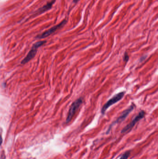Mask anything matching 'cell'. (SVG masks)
<instances>
[{
	"label": "cell",
	"mask_w": 158,
	"mask_h": 159,
	"mask_svg": "<svg viewBox=\"0 0 158 159\" xmlns=\"http://www.w3.org/2000/svg\"><path fill=\"white\" fill-rule=\"evenodd\" d=\"M135 107V105L134 104H132L128 108H127L126 110L123 111V112L121 114L120 116L114 122H113L109 126L108 130L107 131V133L109 132L110 129H111V128L114 125L118 124V123H119L121 122H122L123 121H124L126 119V118L128 117V115L130 114V113L134 109Z\"/></svg>",
	"instance_id": "3957f363"
},
{
	"label": "cell",
	"mask_w": 158,
	"mask_h": 159,
	"mask_svg": "<svg viewBox=\"0 0 158 159\" xmlns=\"http://www.w3.org/2000/svg\"><path fill=\"white\" fill-rule=\"evenodd\" d=\"M123 59V60L125 62H127L128 61V60H129V56H128V54L127 53L125 52L124 53Z\"/></svg>",
	"instance_id": "9c48e42d"
},
{
	"label": "cell",
	"mask_w": 158,
	"mask_h": 159,
	"mask_svg": "<svg viewBox=\"0 0 158 159\" xmlns=\"http://www.w3.org/2000/svg\"><path fill=\"white\" fill-rule=\"evenodd\" d=\"M55 1V0H53L51 1V2H49L46 5L44 6L43 7H42L41 8H40L38 10V12L40 13V14H41V13L42 14V13H44V12L47 11V10L50 9H51L52 6V5L53 4V3H54Z\"/></svg>",
	"instance_id": "52a82bcc"
},
{
	"label": "cell",
	"mask_w": 158,
	"mask_h": 159,
	"mask_svg": "<svg viewBox=\"0 0 158 159\" xmlns=\"http://www.w3.org/2000/svg\"><path fill=\"white\" fill-rule=\"evenodd\" d=\"M66 22H67V20L65 19L64 20H63L62 22H61L60 24L52 27L49 29L44 32L42 34L38 36V38L39 39H43V38L47 37L48 36H50V35H51V34H52L53 33H54L57 30L60 29V28L63 27L66 23Z\"/></svg>",
	"instance_id": "5b68a950"
},
{
	"label": "cell",
	"mask_w": 158,
	"mask_h": 159,
	"mask_svg": "<svg viewBox=\"0 0 158 159\" xmlns=\"http://www.w3.org/2000/svg\"><path fill=\"white\" fill-rule=\"evenodd\" d=\"M83 101H84L83 98L82 97H80L77 99L76 100H75L72 104L71 106L70 107V108L69 110L68 115L66 120V122L67 123L70 122L72 120L73 117L75 114L77 110L78 109V108H80L81 105L83 104Z\"/></svg>",
	"instance_id": "6da1fadb"
},
{
	"label": "cell",
	"mask_w": 158,
	"mask_h": 159,
	"mask_svg": "<svg viewBox=\"0 0 158 159\" xmlns=\"http://www.w3.org/2000/svg\"><path fill=\"white\" fill-rule=\"evenodd\" d=\"M80 0H73V2L74 3H77Z\"/></svg>",
	"instance_id": "8fae6325"
},
{
	"label": "cell",
	"mask_w": 158,
	"mask_h": 159,
	"mask_svg": "<svg viewBox=\"0 0 158 159\" xmlns=\"http://www.w3.org/2000/svg\"><path fill=\"white\" fill-rule=\"evenodd\" d=\"M2 143V139L1 136H0V146H1V145Z\"/></svg>",
	"instance_id": "30bf717a"
},
{
	"label": "cell",
	"mask_w": 158,
	"mask_h": 159,
	"mask_svg": "<svg viewBox=\"0 0 158 159\" xmlns=\"http://www.w3.org/2000/svg\"><path fill=\"white\" fill-rule=\"evenodd\" d=\"M37 49L38 48L33 46L32 49L30 50V51L29 52L27 55L23 60H22V62H21L22 64H26V63H27L28 61H29L31 60H32L33 58H34L37 53Z\"/></svg>",
	"instance_id": "8992f818"
},
{
	"label": "cell",
	"mask_w": 158,
	"mask_h": 159,
	"mask_svg": "<svg viewBox=\"0 0 158 159\" xmlns=\"http://www.w3.org/2000/svg\"><path fill=\"white\" fill-rule=\"evenodd\" d=\"M125 92H121L118 94H115L114 96H113L111 99L108 101L106 103H105L101 109V113L102 115H104L107 109L112 106L113 105L122 99L123 98L125 95Z\"/></svg>",
	"instance_id": "7a4b0ae2"
},
{
	"label": "cell",
	"mask_w": 158,
	"mask_h": 159,
	"mask_svg": "<svg viewBox=\"0 0 158 159\" xmlns=\"http://www.w3.org/2000/svg\"><path fill=\"white\" fill-rule=\"evenodd\" d=\"M130 155V151H128L126 152L123 155H122L119 159H128Z\"/></svg>",
	"instance_id": "ba28073f"
},
{
	"label": "cell",
	"mask_w": 158,
	"mask_h": 159,
	"mask_svg": "<svg viewBox=\"0 0 158 159\" xmlns=\"http://www.w3.org/2000/svg\"><path fill=\"white\" fill-rule=\"evenodd\" d=\"M146 113L143 110H141L139 113L138 115L135 116V117L133 120L128 124L123 129H122L121 133H125L127 132L132 129L133 128L134 126V125L136 124L139 121L143 118L145 116Z\"/></svg>",
	"instance_id": "277c9868"
}]
</instances>
